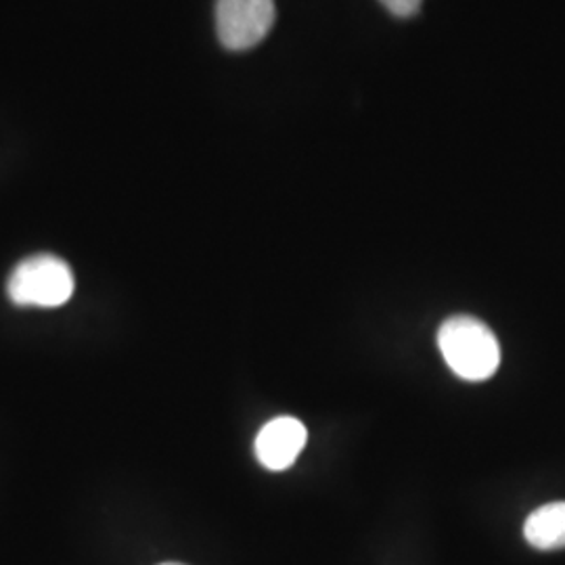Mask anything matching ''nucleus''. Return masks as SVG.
I'll return each mask as SVG.
<instances>
[{
  "instance_id": "nucleus-1",
  "label": "nucleus",
  "mask_w": 565,
  "mask_h": 565,
  "mask_svg": "<svg viewBox=\"0 0 565 565\" xmlns=\"http://www.w3.org/2000/svg\"><path fill=\"white\" fill-rule=\"evenodd\" d=\"M438 345L450 371L467 382H484L501 364V345L492 329L467 315L445 321Z\"/></svg>"
},
{
  "instance_id": "nucleus-2",
  "label": "nucleus",
  "mask_w": 565,
  "mask_h": 565,
  "mask_svg": "<svg viewBox=\"0 0 565 565\" xmlns=\"http://www.w3.org/2000/svg\"><path fill=\"white\" fill-rule=\"evenodd\" d=\"M74 285L70 264L53 254H36L13 268L7 296L15 306L57 308L74 296Z\"/></svg>"
},
{
  "instance_id": "nucleus-3",
  "label": "nucleus",
  "mask_w": 565,
  "mask_h": 565,
  "mask_svg": "<svg viewBox=\"0 0 565 565\" xmlns=\"http://www.w3.org/2000/svg\"><path fill=\"white\" fill-rule=\"evenodd\" d=\"M275 15V0H218V39L231 51L254 49L270 32Z\"/></svg>"
},
{
  "instance_id": "nucleus-4",
  "label": "nucleus",
  "mask_w": 565,
  "mask_h": 565,
  "mask_svg": "<svg viewBox=\"0 0 565 565\" xmlns=\"http://www.w3.org/2000/svg\"><path fill=\"white\" fill-rule=\"evenodd\" d=\"M308 443V429L296 417H277L264 425L256 436L254 452L263 467L270 471H285L296 463Z\"/></svg>"
},
{
  "instance_id": "nucleus-5",
  "label": "nucleus",
  "mask_w": 565,
  "mask_h": 565,
  "mask_svg": "<svg viewBox=\"0 0 565 565\" xmlns=\"http://www.w3.org/2000/svg\"><path fill=\"white\" fill-rule=\"evenodd\" d=\"M524 539L539 551L565 548V501L532 511L525 520Z\"/></svg>"
},
{
  "instance_id": "nucleus-6",
  "label": "nucleus",
  "mask_w": 565,
  "mask_h": 565,
  "mask_svg": "<svg viewBox=\"0 0 565 565\" xmlns=\"http://www.w3.org/2000/svg\"><path fill=\"white\" fill-rule=\"evenodd\" d=\"M382 4L396 18H411L419 11L422 0H382Z\"/></svg>"
},
{
  "instance_id": "nucleus-7",
  "label": "nucleus",
  "mask_w": 565,
  "mask_h": 565,
  "mask_svg": "<svg viewBox=\"0 0 565 565\" xmlns=\"http://www.w3.org/2000/svg\"><path fill=\"white\" fill-rule=\"evenodd\" d=\"M160 565H184V564H177V562H168V564H160Z\"/></svg>"
}]
</instances>
